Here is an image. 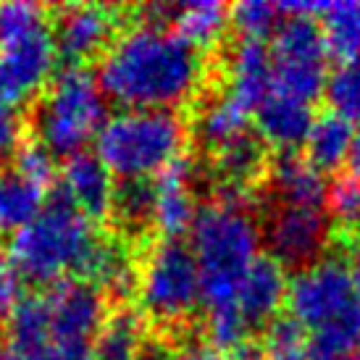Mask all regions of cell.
Returning a JSON list of instances; mask_svg holds the SVG:
<instances>
[{"instance_id":"cell-34","label":"cell","mask_w":360,"mask_h":360,"mask_svg":"<svg viewBox=\"0 0 360 360\" xmlns=\"http://www.w3.org/2000/svg\"><path fill=\"white\" fill-rule=\"evenodd\" d=\"M24 300V276H21L11 250L0 245V316H11V310Z\"/></svg>"},{"instance_id":"cell-4","label":"cell","mask_w":360,"mask_h":360,"mask_svg":"<svg viewBox=\"0 0 360 360\" xmlns=\"http://www.w3.org/2000/svg\"><path fill=\"white\" fill-rule=\"evenodd\" d=\"M98 242L92 221L58 192L30 226L13 234L11 258L24 279L53 287L71 279V274L82 276Z\"/></svg>"},{"instance_id":"cell-21","label":"cell","mask_w":360,"mask_h":360,"mask_svg":"<svg viewBox=\"0 0 360 360\" xmlns=\"http://www.w3.org/2000/svg\"><path fill=\"white\" fill-rule=\"evenodd\" d=\"M274 190L281 202L287 205H321L326 202L329 184L323 179V171H319L308 158L297 155H281L274 166Z\"/></svg>"},{"instance_id":"cell-37","label":"cell","mask_w":360,"mask_h":360,"mask_svg":"<svg viewBox=\"0 0 360 360\" xmlns=\"http://www.w3.org/2000/svg\"><path fill=\"white\" fill-rule=\"evenodd\" d=\"M174 360H234V358H229L226 352L216 350V347H208V345H192L187 350H181Z\"/></svg>"},{"instance_id":"cell-13","label":"cell","mask_w":360,"mask_h":360,"mask_svg":"<svg viewBox=\"0 0 360 360\" xmlns=\"http://www.w3.org/2000/svg\"><path fill=\"white\" fill-rule=\"evenodd\" d=\"M155 205H153V226L166 240H179L192 231L200 210L195 208L192 192V163L184 155L160 171L153 181Z\"/></svg>"},{"instance_id":"cell-40","label":"cell","mask_w":360,"mask_h":360,"mask_svg":"<svg viewBox=\"0 0 360 360\" xmlns=\"http://www.w3.org/2000/svg\"><path fill=\"white\" fill-rule=\"evenodd\" d=\"M0 360H24L21 355H16V352H11V355H3Z\"/></svg>"},{"instance_id":"cell-1","label":"cell","mask_w":360,"mask_h":360,"mask_svg":"<svg viewBox=\"0 0 360 360\" xmlns=\"http://www.w3.org/2000/svg\"><path fill=\"white\" fill-rule=\"evenodd\" d=\"M105 98L124 110H174L202 82L200 51L163 24L140 21L124 30L98 66Z\"/></svg>"},{"instance_id":"cell-35","label":"cell","mask_w":360,"mask_h":360,"mask_svg":"<svg viewBox=\"0 0 360 360\" xmlns=\"http://www.w3.org/2000/svg\"><path fill=\"white\" fill-rule=\"evenodd\" d=\"M21 131H24V124L16 108L0 103V166L8 158H16L21 148Z\"/></svg>"},{"instance_id":"cell-39","label":"cell","mask_w":360,"mask_h":360,"mask_svg":"<svg viewBox=\"0 0 360 360\" xmlns=\"http://www.w3.org/2000/svg\"><path fill=\"white\" fill-rule=\"evenodd\" d=\"M350 169H352V176L360 179V134L355 137V145H352V153H350Z\"/></svg>"},{"instance_id":"cell-25","label":"cell","mask_w":360,"mask_h":360,"mask_svg":"<svg viewBox=\"0 0 360 360\" xmlns=\"http://www.w3.org/2000/svg\"><path fill=\"white\" fill-rule=\"evenodd\" d=\"M321 30L329 45V53L342 60L360 58V3L358 0H337L321 6Z\"/></svg>"},{"instance_id":"cell-5","label":"cell","mask_w":360,"mask_h":360,"mask_svg":"<svg viewBox=\"0 0 360 360\" xmlns=\"http://www.w3.org/2000/svg\"><path fill=\"white\" fill-rule=\"evenodd\" d=\"M184 121L174 110H121L98 137V158L121 181L158 176L184 148Z\"/></svg>"},{"instance_id":"cell-23","label":"cell","mask_w":360,"mask_h":360,"mask_svg":"<svg viewBox=\"0 0 360 360\" xmlns=\"http://www.w3.org/2000/svg\"><path fill=\"white\" fill-rule=\"evenodd\" d=\"M355 127L347 124L340 116H321L316 119L310 129L305 148H308V160L319 171L340 169L345 160H350L352 145H355Z\"/></svg>"},{"instance_id":"cell-28","label":"cell","mask_w":360,"mask_h":360,"mask_svg":"<svg viewBox=\"0 0 360 360\" xmlns=\"http://www.w3.org/2000/svg\"><path fill=\"white\" fill-rule=\"evenodd\" d=\"M323 95L334 116L345 119L352 127H360V58L342 60L329 74Z\"/></svg>"},{"instance_id":"cell-3","label":"cell","mask_w":360,"mask_h":360,"mask_svg":"<svg viewBox=\"0 0 360 360\" xmlns=\"http://www.w3.org/2000/svg\"><path fill=\"white\" fill-rule=\"evenodd\" d=\"M292 319L310 331L313 360H340L360 342V305L350 266L337 258L310 263L290 281Z\"/></svg>"},{"instance_id":"cell-7","label":"cell","mask_w":360,"mask_h":360,"mask_svg":"<svg viewBox=\"0 0 360 360\" xmlns=\"http://www.w3.org/2000/svg\"><path fill=\"white\" fill-rule=\"evenodd\" d=\"M108 121V98L98 74L84 66L60 69L42 95L34 116L37 142L53 155L74 158L90 142H98Z\"/></svg>"},{"instance_id":"cell-31","label":"cell","mask_w":360,"mask_h":360,"mask_svg":"<svg viewBox=\"0 0 360 360\" xmlns=\"http://www.w3.org/2000/svg\"><path fill=\"white\" fill-rule=\"evenodd\" d=\"M279 16L281 6L269 0H245L231 8V21L245 40H260L263 34H269L279 24Z\"/></svg>"},{"instance_id":"cell-27","label":"cell","mask_w":360,"mask_h":360,"mask_svg":"<svg viewBox=\"0 0 360 360\" xmlns=\"http://www.w3.org/2000/svg\"><path fill=\"white\" fill-rule=\"evenodd\" d=\"M213 153H216L213 155L216 171L224 176L226 187H242V190L263 171V160H266L260 140H255L250 134H242L240 140L229 142Z\"/></svg>"},{"instance_id":"cell-10","label":"cell","mask_w":360,"mask_h":360,"mask_svg":"<svg viewBox=\"0 0 360 360\" xmlns=\"http://www.w3.org/2000/svg\"><path fill=\"white\" fill-rule=\"evenodd\" d=\"M53 347H87L105 323V297L84 279H66L42 295Z\"/></svg>"},{"instance_id":"cell-14","label":"cell","mask_w":360,"mask_h":360,"mask_svg":"<svg viewBox=\"0 0 360 360\" xmlns=\"http://www.w3.org/2000/svg\"><path fill=\"white\" fill-rule=\"evenodd\" d=\"M60 195L90 221L105 219L113 210L116 195L113 174L98 158V153L84 150L66 160L60 174Z\"/></svg>"},{"instance_id":"cell-9","label":"cell","mask_w":360,"mask_h":360,"mask_svg":"<svg viewBox=\"0 0 360 360\" xmlns=\"http://www.w3.org/2000/svg\"><path fill=\"white\" fill-rule=\"evenodd\" d=\"M271 60L279 92L313 103L326 90L329 45L313 16H287L281 21L274 34Z\"/></svg>"},{"instance_id":"cell-22","label":"cell","mask_w":360,"mask_h":360,"mask_svg":"<svg viewBox=\"0 0 360 360\" xmlns=\"http://www.w3.org/2000/svg\"><path fill=\"white\" fill-rule=\"evenodd\" d=\"M8 337L13 352L21 358H34L42 350L53 347L51 321H48V308L42 295H30L11 310Z\"/></svg>"},{"instance_id":"cell-19","label":"cell","mask_w":360,"mask_h":360,"mask_svg":"<svg viewBox=\"0 0 360 360\" xmlns=\"http://www.w3.org/2000/svg\"><path fill=\"white\" fill-rule=\"evenodd\" d=\"M48 205L45 187L16 169L0 171V234H19Z\"/></svg>"},{"instance_id":"cell-11","label":"cell","mask_w":360,"mask_h":360,"mask_svg":"<svg viewBox=\"0 0 360 360\" xmlns=\"http://www.w3.org/2000/svg\"><path fill=\"white\" fill-rule=\"evenodd\" d=\"M329 234V219L321 205H287L281 202L271 213L266 226V242L271 255L279 263L305 266L310 260L316 263Z\"/></svg>"},{"instance_id":"cell-36","label":"cell","mask_w":360,"mask_h":360,"mask_svg":"<svg viewBox=\"0 0 360 360\" xmlns=\"http://www.w3.org/2000/svg\"><path fill=\"white\" fill-rule=\"evenodd\" d=\"M24 360H95L87 347H48L34 358Z\"/></svg>"},{"instance_id":"cell-32","label":"cell","mask_w":360,"mask_h":360,"mask_svg":"<svg viewBox=\"0 0 360 360\" xmlns=\"http://www.w3.org/2000/svg\"><path fill=\"white\" fill-rule=\"evenodd\" d=\"M13 169L24 174L27 179H32L34 184H40V187L48 190L51 181L56 179V155L45 145H40V142H27L16 153Z\"/></svg>"},{"instance_id":"cell-41","label":"cell","mask_w":360,"mask_h":360,"mask_svg":"<svg viewBox=\"0 0 360 360\" xmlns=\"http://www.w3.org/2000/svg\"><path fill=\"white\" fill-rule=\"evenodd\" d=\"M340 360H360V352H350V355H345V358Z\"/></svg>"},{"instance_id":"cell-2","label":"cell","mask_w":360,"mask_h":360,"mask_svg":"<svg viewBox=\"0 0 360 360\" xmlns=\"http://www.w3.org/2000/svg\"><path fill=\"white\" fill-rule=\"evenodd\" d=\"M192 252L202 276L205 310L237 308V295L248 271L260 258V231L245 202H210L198 213L192 226Z\"/></svg>"},{"instance_id":"cell-38","label":"cell","mask_w":360,"mask_h":360,"mask_svg":"<svg viewBox=\"0 0 360 360\" xmlns=\"http://www.w3.org/2000/svg\"><path fill=\"white\" fill-rule=\"evenodd\" d=\"M350 276L358 292V305H360V237L350 245Z\"/></svg>"},{"instance_id":"cell-26","label":"cell","mask_w":360,"mask_h":360,"mask_svg":"<svg viewBox=\"0 0 360 360\" xmlns=\"http://www.w3.org/2000/svg\"><path fill=\"white\" fill-rule=\"evenodd\" d=\"M248 116L250 113L240 108L229 95H221L202 108L198 119V137L210 150H219L224 145L240 140L242 134H248Z\"/></svg>"},{"instance_id":"cell-20","label":"cell","mask_w":360,"mask_h":360,"mask_svg":"<svg viewBox=\"0 0 360 360\" xmlns=\"http://www.w3.org/2000/svg\"><path fill=\"white\" fill-rule=\"evenodd\" d=\"M82 276L113 297H129L134 290H140V271L121 242H98Z\"/></svg>"},{"instance_id":"cell-30","label":"cell","mask_w":360,"mask_h":360,"mask_svg":"<svg viewBox=\"0 0 360 360\" xmlns=\"http://www.w3.org/2000/svg\"><path fill=\"white\" fill-rule=\"evenodd\" d=\"M302 326L295 319L274 321L255 360H313L310 345L302 337Z\"/></svg>"},{"instance_id":"cell-24","label":"cell","mask_w":360,"mask_h":360,"mask_svg":"<svg viewBox=\"0 0 360 360\" xmlns=\"http://www.w3.org/2000/svg\"><path fill=\"white\" fill-rule=\"evenodd\" d=\"M95 360H142L145 358V323L137 313H113L95 337Z\"/></svg>"},{"instance_id":"cell-12","label":"cell","mask_w":360,"mask_h":360,"mask_svg":"<svg viewBox=\"0 0 360 360\" xmlns=\"http://www.w3.org/2000/svg\"><path fill=\"white\" fill-rule=\"evenodd\" d=\"M113 30H116L113 8L95 3H77L58 11L53 40L58 56L71 60V66H82V60L108 51Z\"/></svg>"},{"instance_id":"cell-29","label":"cell","mask_w":360,"mask_h":360,"mask_svg":"<svg viewBox=\"0 0 360 360\" xmlns=\"http://www.w3.org/2000/svg\"><path fill=\"white\" fill-rule=\"evenodd\" d=\"M153 205H155L153 181H121L119 187H116V195H113L110 216L119 221L121 226L140 229V226H145V221H153Z\"/></svg>"},{"instance_id":"cell-17","label":"cell","mask_w":360,"mask_h":360,"mask_svg":"<svg viewBox=\"0 0 360 360\" xmlns=\"http://www.w3.org/2000/svg\"><path fill=\"white\" fill-rule=\"evenodd\" d=\"M255 119L263 142L279 150H295L297 145H302L316 124L310 103L279 90H274L263 101V105L255 110Z\"/></svg>"},{"instance_id":"cell-6","label":"cell","mask_w":360,"mask_h":360,"mask_svg":"<svg viewBox=\"0 0 360 360\" xmlns=\"http://www.w3.org/2000/svg\"><path fill=\"white\" fill-rule=\"evenodd\" d=\"M58 48L48 11L30 0L0 3V103L21 105L53 82Z\"/></svg>"},{"instance_id":"cell-8","label":"cell","mask_w":360,"mask_h":360,"mask_svg":"<svg viewBox=\"0 0 360 360\" xmlns=\"http://www.w3.org/2000/svg\"><path fill=\"white\" fill-rule=\"evenodd\" d=\"M142 308L160 323L190 319L202 302V276L190 245L158 242L140 271Z\"/></svg>"},{"instance_id":"cell-15","label":"cell","mask_w":360,"mask_h":360,"mask_svg":"<svg viewBox=\"0 0 360 360\" xmlns=\"http://www.w3.org/2000/svg\"><path fill=\"white\" fill-rule=\"evenodd\" d=\"M226 74H229V92L226 95L248 113L258 110L263 101L276 90L271 48H266L260 40L242 37L234 45V51L229 53Z\"/></svg>"},{"instance_id":"cell-18","label":"cell","mask_w":360,"mask_h":360,"mask_svg":"<svg viewBox=\"0 0 360 360\" xmlns=\"http://www.w3.org/2000/svg\"><path fill=\"white\" fill-rule=\"evenodd\" d=\"M287 292H290V284H287L279 260L258 258L242 281L240 295H237V310L250 323V329L263 326L274 321L281 302L287 300Z\"/></svg>"},{"instance_id":"cell-16","label":"cell","mask_w":360,"mask_h":360,"mask_svg":"<svg viewBox=\"0 0 360 360\" xmlns=\"http://www.w3.org/2000/svg\"><path fill=\"white\" fill-rule=\"evenodd\" d=\"M145 13L150 16L148 21L153 24L171 21L174 32L200 51V48L213 45L224 34L231 8H226L219 0H195V3H176V6L155 3V6H148Z\"/></svg>"},{"instance_id":"cell-33","label":"cell","mask_w":360,"mask_h":360,"mask_svg":"<svg viewBox=\"0 0 360 360\" xmlns=\"http://www.w3.org/2000/svg\"><path fill=\"white\" fill-rule=\"evenodd\" d=\"M326 205H329L331 216L342 224H347V226L360 224V179L340 176L337 181H331Z\"/></svg>"}]
</instances>
